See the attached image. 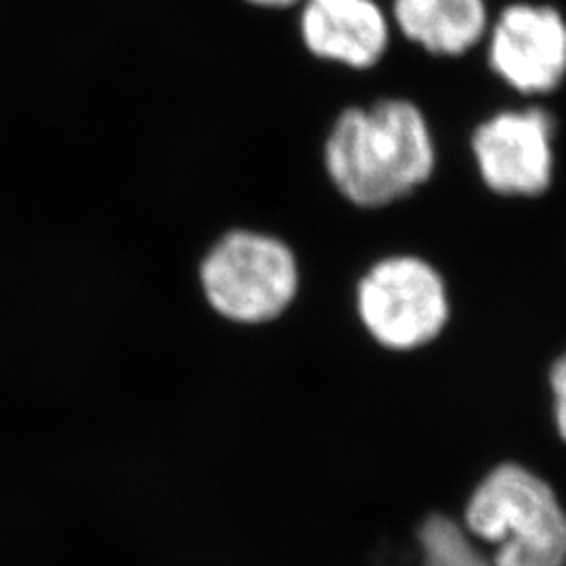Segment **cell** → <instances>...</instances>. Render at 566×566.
I'll return each instance as SVG.
<instances>
[{
  "label": "cell",
  "mask_w": 566,
  "mask_h": 566,
  "mask_svg": "<svg viewBox=\"0 0 566 566\" xmlns=\"http://www.w3.org/2000/svg\"><path fill=\"white\" fill-rule=\"evenodd\" d=\"M325 170L348 202L380 208L424 185L437 147L424 112L407 99L348 107L332 124Z\"/></svg>",
  "instance_id": "obj_1"
},
{
  "label": "cell",
  "mask_w": 566,
  "mask_h": 566,
  "mask_svg": "<svg viewBox=\"0 0 566 566\" xmlns=\"http://www.w3.org/2000/svg\"><path fill=\"white\" fill-rule=\"evenodd\" d=\"M465 526L497 546L495 566H566V512L552 486L523 465H500L476 486Z\"/></svg>",
  "instance_id": "obj_2"
},
{
  "label": "cell",
  "mask_w": 566,
  "mask_h": 566,
  "mask_svg": "<svg viewBox=\"0 0 566 566\" xmlns=\"http://www.w3.org/2000/svg\"><path fill=\"white\" fill-rule=\"evenodd\" d=\"M198 283L206 304L224 322L269 324L296 298L298 263L280 238L242 227L206 250Z\"/></svg>",
  "instance_id": "obj_3"
},
{
  "label": "cell",
  "mask_w": 566,
  "mask_h": 566,
  "mask_svg": "<svg viewBox=\"0 0 566 566\" xmlns=\"http://www.w3.org/2000/svg\"><path fill=\"white\" fill-rule=\"evenodd\" d=\"M357 303L369 334L395 350L430 343L449 315L441 275L413 256H392L376 264L359 285Z\"/></svg>",
  "instance_id": "obj_4"
},
{
  "label": "cell",
  "mask_w": 566,
  "mask_h": 566,
  "mask_svg": "<svg viewBox=\"0 0 566 566\" xmlns=\"http://www.w3.org/2000/svg\"><path fill=\"white\" fill-rule=\"evenodd\" d=\"M554 120L542 107L493 114L472 135L481 179L507 198L542 196L554 175Z\"/></svg>",
  "instance_id": "obj_5"
},
{
  "label": "cell",
  "mask_w": 566,
  "mask_h": 566,
  "mask_svg": "<svg viewBox=\"0 0 566 566\" xmlns=\"http://www.w3.org/2000/svg\"><path fill=\"white\" fill-rule=\"evenodd\" d=\"M486 60L500 81L526 97L547 95L566 78V20L549 4L514 2L486 32Z\"/></svg>",
  "instance_id": "obj_6"
},
{
  "label": "cell",
  "mask_w": 566,
  "mask_h": 566,
  "mask_svg": "<svg viewBox=\"0 0 566 566\" xmlns=\"http://www.w3.org/2000/svg\"><path fill=\"white\" fill-rule=\"evenodd\" d=\"M298 30L304 49L350 70H369L390 46L392 21L376 0H303Z\"/></svg>",
  "instance_id": "obj_7"
},
{
  "label": "cell",
  "mask_w": 566,
  "mask_h": 566,
  "mask_svg": "<svg viewBox=\"0 0 566 566\" xmlns=\"http://www.w3.org/2000/svg\"><path fill=\"white\" fill-rule=\"evenodd\" d=\"M392 23L426 53L460 57L489 32L486 0H392Z\"/></svg>",
  "instance_id": "obj_8"
},
{
  "label": "cell",
  "mask_w": 566,
  "mask_h": 566,
  "mask_svg": "<svg viewBox=\"0 0 566 566\" xmlns=\"http://www.w3.org/2000/svg\"><path fill=\"white\" fill-rule=\"evenodd\" d=\"M418 542L422 566H495L474 547L462 526L447 516H428L418 531Z\"/></svg>",
  "instance_id": "obj_9"
},
{
  "label": "cell",
  "mask_w": 566,
  "mask_h": 566,
  "mask_svg": "<svg viewBox=\"0 0 566 566\" xmlns=\"http://www.w3.org/2000/svg\"><path fill=\"white\" fill-rule=\"evenodd\" d=\"M549 386L554 392V420L566 441V353L549 369Z\"/></svg>",
  "instance_id": "obj_10"
},
{
  "label": "cell",
  "mask_w": 566,
  "mask_h": 566,
  "mask_svg": "<svg viewBox=\"0 0 566 566\" xmlns=\"http://www.w3.org/2000/svg\"><path fill=\"white\" fill-rule=\"evenodd\" d=\"M250 7H256V9H266V11H282V9H292V7H298L303 0H242Z\"/></svg>",
  "instance_id": "obj_11"
}]
</instances>
